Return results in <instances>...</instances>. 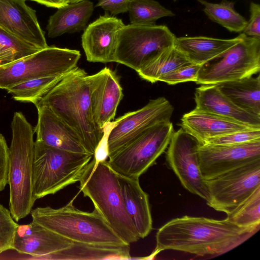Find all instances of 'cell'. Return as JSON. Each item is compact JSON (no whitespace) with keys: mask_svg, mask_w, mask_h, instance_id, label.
<instances>
[{"mask_svg":"<svg viewBox=\"0 0 260 260\" xmlns=\"http://www.w3.org/2000/svg\"><path fill=\"white\" fill-rule=\"evenodd\" d=\"M260 226L241 228L230 221L185 215L166 223L156 234L152 256L165 250H173L198 256L218 255L240 245Z\"/></svg>","mask_w":260,"mask_h":260,"instance_id":"6da1fadb","label":"cell"},{"mask_svg":"<svg viewBox=\"0 0 260 260\" xmlns=\"http://www.w3.org/2000/svg\"><path fill=\"white\" fill-rule=\"evenodd\" d=\"M200 142L182 128L174 132L166 153V162L190 192L205 201L209 200L206 180L199 162Z\"/></svg>","mask_w":260,"mask_h":260,"instance_id":"7c38bea8","label":"cell"},{"mask_svg":"<svg viewBox=\"0 0 260 260\" xmlns=\"http://www.w3.org/2000/svg\"><path fill=\"white\" fill-rule=\"evenodd\" d=\"M33 221L73 242L105 245L128 244L110 228L99 212L76 208L71 201L57 209L38 207L30 212Z\"/></svg>","mask_w":260,"mask_h":260,"instance_id":"5b68a950","label":"cell"},{"mask_svg":"<svg viewBox=\"0 0 260 260\" xmlns=\"http://www.w3.org/2000/svg\"><path fill=\"white\" fill-rule=\"evenodd\" d=\"M200 168L208 180L250 162L260 159V139L233 145L200 144Z\"/></svg>","mask_w":260,"mask_h":260,"instance_id":"5bb4252c","label":"cell"},{"mask_svg":"<svg viewBox=\"0 0 260 260\" xmlns=\"http://www.w3.org/2000/svg\"><path fill=\"white\" fill-rule=\"evenodd\" d=\"M174 107L164 97L150 100L143 107L116 119L108 139L109 155L132 141L151 126L171 121Z\"/></svg>","mask_w":260,"mask_h":260,"instance_id":"4fadbf2b","label":"cell"},{"mask_svg":"<svg viewBox=\"0 0 260 260\" xmlns=\"http://www.w3.org/2000/svg\"><path fill=\"white\" fill-rule=\"evenodd\" d=\"M26 0H0V27L41 50L47 47L36 11Z\"/></svg>","mask_w":260,"mask_h":260,"instance_id":"9a60e30c","label":"cell"},{"mask_svg":"<svg viewBox=\"0 0 260 260\" xmlns=\"http://www.w3.org/2000/svg\"><path fill=\"white\" fill-rule=\"evenodd\" d=\"M215 85L236 106L250 113L260 116L259 75Z\"/></svg>","mask_w":260,"mask_h":260,"instance_id":"484cf974","label":"cell"},{"mask_svg":"<svg viewBox=\"0 0 260 260\" xmlns=\"http://www.w3.org/2000/svg\"><path fill=\"white\" fill-rule=\"evenodd\" d=\"M0 66H1V65H0Z\"/></svg>","mask_w":260,"mask_h":260,"instance_id":"b9f144b4","label":"cell"},{"mask_svg":"<svg viewBox=\"0 0 260 260\" xmlns=\"http://www.w3.org/2000/svg\"><path fill=\"white\" fill-rule=\"evenodd\" d=\"M174 132L171 121L157 123L109 155L107 162L117 174L139 178L166 150Z\"/></svg>","mask_w":260,"mask_h":260,"instance_id":"52a82bcc","label":"cell"},{"mask_svg":"<svg viewBox=\"0 0 260 260\" xmlns=\"http://www.w3.org/2000/svg\"><path fill=\"white\" fill-rule=\"evenodd\" d=\"M196 108L260 127V116L246 111L224 95L215 84L202 85L196 89Z\"/></svg>","mask_w":260,"mask_h":260,"instance_id":"7402d4cb","label":"cell"},{"mask_svg":"<svg viewBox=\"0 0 260 260\" xmlns=\"http://www.w3.org/2000/svg\"><path fill=\"white\" fill-rule=\"evenodd\" d=\"M178 0H173L174 2H176Z\"/></svg>","mask_w":260,"mask_h":260,"instance_id":"60d3db41","label":"cell"},{"mask_svg":"<svg viewBox=\"0 0 260 260\" xmlns=\"http://www.w3.org/2000/svg\"><path fill=\"white\" fill-rule=\"evenodd\" d=\"M48 106L79 135L94 155L103 136L92 116L89 75L77 66L67 73L37 103Z\"/></svg>","mask_w":260,"mask_h":260,"instance_id":"7a4b0ae2","label":"cell"},{"mask_svg":"<svg viewBox=\"0 0 260 260\" xmlns=\"http://www.w3.org/2000/svg\"><path fill=\"white\" fill-rule=\"evenodd\" d=\"M204 6L203 11L211 21L215 22L229 31L242 32L247 20L234 7V3L222 0L219 3H212L205 0H197Z\"/></svg>","mask_w":260,"mask_h":260,"instance_id":"83f0119b","label":"cell"},{"mask_svg":"<svg viewBox=\"0 0 260 260\" xmlns=\"http://www.w3.org/2000/svg\"><path fill=\"white\" fill-rule=\"evenodd\" d=\"M242 36V32L230 39L205 36L176 37L174 47L191 63L201 66L220 57L239 42Z\"/></svg>","mask_w":260,"mask_h":260,"instance_id":"603a6c76","label":"cell"},{"mask_svg":"<svg viewBox=\"0 0 260 260\" xmlns=\"http://www.w3.org/2000/svg\"><path fill=\"white\" fill-rule=\"evenodd\" d=\"M65 75L28 80L6 90L15 100L21 102L31 103L35 105Z\"/></svg>","mask_w":260,"mask_h":260,"instance_id":"f1b7e54d","label":"cell"},{"mask_svg":"<svg viewBox=\"0 0 260 260\" xmlns=\"http://www.w3.org/2000/svg\"><path fill=\"white\" fill-rule=\"evenodd\" d=\"M18 224L9 210L0 204V253L13 249Z\"/></svg>","mask_w":260,"mask_h":260,"instance_id":"d6a6232c","label":"cell"},{"mask_svg":"<svg viewBox=\"0 0 260 260\" xmlns=\"http://www.w3.org/2000/svg\"><path fill=\"white\" fill-rule=\"evenodd\" d=\"M259 70L260 39L243 33L239 42L220 57L201 66L196 82L217 84L252 76Z\"/></svg>","mask_w":260,"mask_h":260,"instance_id":"30bf717a","label":"cell"},{"mask_svg":"<svg viewBox=\"0 0 260 260\" xmlns=\"http://www.w3.org/2000/svg\"><path fill=\"white\" fill-rule=\"evenodd\" d=\"M201 66L189 63L180 67L160 78L159 81L175 85L188 81H197Z\"/></svg>","mask_w":260,"mask_h":260,"instance_id":"e575fe53","label":"cell"},{"mask_svg":"<svg viewBox=\"0 0 260 260\" xmlns=\"http://www.w3.org/2000/svg\"><path fill=\"white\" fill-rule=\"evenodd\" d=\"M38 121L34 128L36 141L63 150L89 153L78 133L48 106L37 104ZM90 154V153H89Z\"/></svg>","mask_w":260,"mask_h":260,"instance_id":"ac0fdd59","label":"cell"},{"mask_svg":"<svg viewBox=\"0 0 260 260\" xmlns=\"http://www.w3.org/2000/svg\"><path fill=\"white\" fill-rule=\"evenodd\" d=\"M49 7L58 8L66 4L64 0H31Z\"/></svg>","mask_w":260,"mask_h":260,"instance_id":"f35d334b","label":"cell"},{"mask_svg":"<svg viewBox=\"0 0 260 260\" xmlns=\"http://www.w3.org/2000/svg\"><path fill=\"white\" fill-rule=\"evenodd\" d=\"M260 139V129L238 131L208 139L203 144L233 145Z\"/></svg>","mask_w":260,"mask_h":260,"instance_id":"836d02e7","label":"cell"},{"mask_svg":"<svg viewBox=\"0 0 260 260\" xmlns=\"http://www.w3.org/2000/svg\"><path fill=\"white\" fill-rule=\"evenodd\" d=\"M131 0H99L96 7L116 15L127 12L129 4Z\"/></svg>","mask_w":260,"mask_h":260,"instance_id":"74e56055","label":"cell"},{"mask_svg":"<svg viewBox=\"0 0 260 260\" xmlns=\"http://www.w3.org/2000/svg\"><path fill=\"white\" fill-rule=\"evenodd\" d=\"M176 37L165 25H124L119 31L114 62L138 72L163 51L174 47Z\"/></svg>","mask_w":260,"mask_h":260,"instance_id":"ba28073f","label":"cell"},{"mask_svg":"<svg viewBox=\"0 0 260 260\" xmlns=\"http://www.w3.org/2000/svg\"><path fill=\"white\" fill-rule=\"evenodd\" d=\"M189 63L185 55L173 47L160 53L137 73L142 79L153 83L173 70Z\"/></svg>","mask_w":260,"mask_h":260,"instance_id":"4316f807","label":"cell"},{"mask_svg":"<svg viewBox=\"0 0 260 260\" xmlns=\"http://www.w3.org/2000/svg\"><path fill=\"white\" fill-rule=\"evenodd\" d=\"M84 0H64V2L66 4L74 3L79 2Z\"/></svg>","mask_w":260,"mask_h":260,"instance_id":"ab89813d","label":"cell"},{"mask_svg":"<svg viewBox=\"0 0 260 260\" xmlns=\"http://www.w3.org/2000/svg\"><path fill=\"white\" fill-rule=\"evenodd\" d=\"M40 49L21 40L0 27V65L7 64Z\"/></svg>","mask_w":260,"mask_h":260,"instance_id":"1f68e13d","label":"cell"},{"mask_svg":"<svg viewBox=\"0 0 260 260\" xmlns=\"http://www.w3.org/2000/svg\"><path fill=\"white\" fill-rule=\"evenodd\" d=\"M131 24L153 25L159 18L175 14L155 0H131L128 7Z\"/></svg>","mask_w":260,"mask_h":260,"instance_id":"f546056e","label":"cell"},{"mask_svg":"<svg viewBox=\"0 0 260 260\" xmlns=\"http://www.w3.org/2000/svg\"><path fill=\"white\" fill-rule=\"evenodd\" d=\"M180 125L183 130L194 137L201 144L208 139L233 132L260 129V127L196 108L182 116Z\"/></svg>","mask_w":260,"mask_h":260,"instance_id":"ffe728a7","label":"cell"},{"mask_svg":"<svg viewBox=\"0 0 260 260\" xmlns=\"http://www.w3.org/2000/svg\"><path fill=\"white\" fill-rule=\"evenodd\" d=\"M129 244L105 245L73 242L69 247L54 252L49 259H129Z\"/></svg>","mask_w":260,"mask_h":260,"instance_id":"d4e9b609","label":"cell"},{"mask_svg":"<svg viewBox=\"0 0 260 260\" xmlns=\"http://www.w3.org/2000/svg\"><path fill=\"white\" fill-rule=\"evenodd\" d=\"M250 19L242 32L248 37L260 39V5L251 2Z\"/></svg>","mask_w":260,"mask_h":260,"instance_id":"d590c367","label":"cell"},{"mask_svg":"<svg viewBox=\"0 0 260 260\" xmlns=\"http://www.w3.org/2000/svg\"><path fill=\"white\" fill-rule=\"evenodd\" d=\"M117 174L126 211L140 239L144 238L152 229L148 195L141 187L139 178Z\"/></svg>","mask_w":260,"mask_h":260,"instance_id":"44dd1931","label":"cell"},{"mask_svg":"<svg viewBox=\"0 0 260 260\" xmlns=\"http://www.w3.org/2000/svg\"><path fill=\"white\" fill-rule=\"evenodd\" d=\"M57 9L49 18L47 25L49 38L84 30L92 15L94 7L91 1L84 0L66 4Z\"/></svg>","mask_w":260,"mask_h":260,"instance_id":"cb8c5ba5","label":"cell"},{"mask_svg":"<svg viewBox=\"0 0 260 260\" xmlns=\"http://www.w3.org/2000/svg\"><path fill=\"white\" fill-rule=\"evenodd\" d=\"M89 77L93 120L98 128L103 129L115 118L123 97L122 88L116 72L107 67Z\"/></svg>","mask_w":260,"mask_h":260,"instance_id":"2e32d148","label":"cell"},{"mask_svg":"<svg viewBox=\"0 0 260 260\" xmlns=\"http://www.w3.org/2000/svg\"><path fill=\"white\" fill-rule=\"evenodd\" d=\"M124 25L121 19L105 15L89 24L81 37L87 61L106 63L114 62L118 34Z\"/></svg>","mask_w":260,"mask_h":260,"instance_id":"e0dca14e","label":"cell"},{"mask_svg":"<svg viewBox=\"0 0 260 260\" xmlns=\"http://www.w3.org/2000/svg\"><path fill=\"white\" fill-rule=\"evenodd\" d=\"M12 139L8 149L9 210L18 221L27 216L36 200L32 192L34 131L21 112L14 113Z\"/></svg>","mask_w":260,"mask_h":260,"instance_id":"277c9868","label":"cell"},{"mask_svg":"<svg viewBox=\"0 0 260 260\" xmlns=\"http://www.w3.org/2000/svg\"><path fill=\"white\" fill-rule=\"evenodd\" d=\"M78 182L84 196L120 238L128 244L140 239L125 209L117 174L106 160L93 157Z\"/></svg>","mask_w":260,"mask_h":260,"instance_id":"3957f363","label":"cell"},{"mask_svg":"<svg viewBox=\"0 0 260 260\" xmlns=\"http://www.w3.org/2000/svg\"><path fill=\"white\" fill-rule=\"evenodd\" d=\"M80 57L78 50L48 46L0 66V89L6 90L36 78L65 75L77 67Z\"/></svg>","mask_w":260,"mask_h":260,"instance_id":"9c48e42d","label":"cell"},{"mask_svg":"<svg viewBox=\"0 0 260 260\" xmlns=\"http://www.w3.org/2000/svg\"><path fill=\"white\" fill-rule=\"evenodd\" d=\"M73 243V241L32 221L28 224L18 225L13 249L20 253L46 258Z\"/></svg>","mask_w":260,"mask_h":260,"instance_id":"d6986e66","label":"cell"},{"mask_svg":"<svg viewBox=\"0 0 260 260\" xmlns=\"http://www.w3.org/2000/svg\"><path fill=\"white\" fill-rule=\"evenodd\" d=\"M205 180L209 193L207 204L228 215L260 186V159Z\"/></svg>","mask_w":260,"mask_h":260,"instance_id":"8fae6325","label":"cell"},{"mask_svg":"<svg viewBox=\"0 0 260 260\" xmlns=\"http://www.w3.org/2000/svg\"><path fill=\"white\" fill-rule=\"evenodd\" d=\"M260 186L226 218L241 228L260 226Z\"/></svg>","mask_w":260,"mask_h":260,"instance_id":"4dcf8cb0","label":"cell"},{"mask_svg":"<svg viewBox=\"0 0 260 260\" xmlns=\"http://www.w3.org/2000/svg\"><path fill=\"white\" fill-rule=\"evenodd\" d=\"M8 149L5 137L0 134V192L8 183Z\"/></svg>","mask_w":260,"mask_h":260,"instance_id":"8d00e7d4","label":"cell"},{"mask_svg":"<svg viewBox=\"0 0 260 260\" xmlns=\"http://www.w3.org/2000/svg\"><path fill=\"white\" fill-rule=\"evenodd\" d=\"M93 155L63 150L35 141L32 192L34 199L53 194L78 182Z\"/></svg>","mask_w":260,"mask_h":260,"instance_id":"8992f818","label":"cell"}]
</instances>
